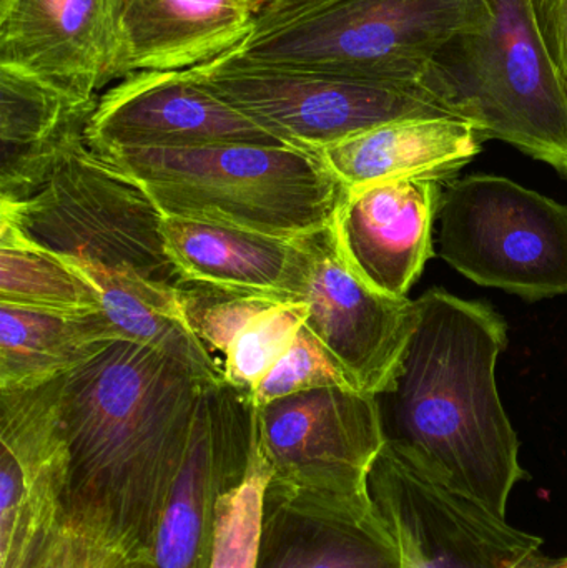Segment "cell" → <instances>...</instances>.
I'll return each mask as SVG.
<instances>
[{"label":"cell","instance_id":"1","mask_svg":"<svg viewBox=\"0 0 567 568\" xmlns=\"http://www.w3.org/2000/svg\"><path fill=\"white\" fill-rule=\"evenodd\" d=\"M508 326L489 304L429 290L386 386L375 394L385 446L409 466L505 517L529 474L496 386Z\"/></svg>","mask_w":567,"mask_h":568},{"label":"cell","instance_id":"26","mask_svg":"<svg viewBox=\"0 0 567 568\" xmlns=\"http://www.w3.org/2000/svg\"><path fill=\"white\" fill-rule=\"evenodd\" d=\"M27 568H143L99 507L69 504Z\"/></svg>","mask_w":567,"mask_h":568},{"label":"cell","instance_id":"10","mask_svg":"<svg viewBox=\"0 0 567 568\" xmlns=\"http://www.w3.org/2000/svg\"><path fill=\"white\" fill-rule=\"evenodd\" d=\"M368 494L402 568H515L543 547L541 537L429 479L386 446L369 470Z\"/></svg>","mask_w":567,"mask_h":568},{"label":"cell","instance_id":"23","mask_svg":"<svg viewBox=\"0 0 567 568\" xmlns=\"http://www.w3.org/2000/svg\"><path fill=\"white\" fill-rule=\"evenodd\" d=\"M95 102L0 65V142L2 163L10 166L52 149L60 139L87 125Z\"/></svg>","mask_w":567,"mask_h":568},{"label":"cell","instance_id":"7","mask_svg":"<svg viewBox=\"0 0 567 568\" xmlns=\"http://www.w3.org/2000/svg\"><path fill=\"white\" fill-rule=\"evenodd\" d=\"M255 420L272 469L266 503L340 517L375 513L368 476L385 446L375 396L322 387L256 407Z\"/></svg>","mask_w":567,"mask_h":568},{"label":"cell","instance_id":"17","mask_svg":"<svg viewBox=\"0 0 567 568\" xmlns=\"http://www.w3.org/2000/svg\"><path fill=\"white\" fill-rule=\"evenodd\" d=\"M162 235L183 284L288 303L305 301L320 233L290 239L163 216Z\"/></svg>","mask_w":567,"mask_h":568},{"label":"cell","instance_id":"20","mask_svg":"<svg viewBox=\"0 0 567 568\" xmlns=\"http://www.w3.org/2000/svg\"><path fill=\"white\" fill-rule=\"evenodd\" d=\"M99 290L102 311L125 339L179 361L203 384L222 383L220 361L190 323L183 287L150 282L132 272L62 258Z\"/></svg>","mask_w":567,"mask_h":568},{"label":"cell","instance_id":"6","mask_svg":"<svg viewBox=\"0 0 567 568\" xmlns=\"http://www.w3.org/2000/svg\"><path fill=\"white\" fill-rule=\"evenodd\" d=\"M466 12L468 0H279L253 17L233 52L290 69L418 82Z\"/></svg>","mask_w":567,"mask_h":568},{"label":"cell","instance_id":"9","mask_svg":"<svg viewBox=\"0 0 567 568\" xmlns=\"http://www.w3.org/2000/svg\"><path fill=\"white\" fill-rule=\"evenodd\" d=\"M439 255L479 286L528 301L567 296V206L505 176L449 182Z\"/></svg>","mask_w":567,"mask_h":568},{"label":"cell","instance_id":"12","mask_svg":"<svg viewBox=\"0 0 567 568\" xmlns=\"http://www.w3.org/2000/svg\"><path fill=\"white\" fill-rule=\"evenodd\" d=\"M256 407L232 384H205L192 444L156 536L149 568H210L220 494L245 476Z\"/></svg>","mask_w":567,"mask_h":568},{"label":"cell","instance_id":"2","mask_svg":"<svg viewBox=\"0 0 567 568\" xmlns=\"http://www.w3.org/2000/svg\"><path fill=\"white\" fill-rule=\"evenodd\" d=\"M203 386L179 361L123 337L63 376L69 504L102 509L143 568L189 456Z\"/></svg>","mask_w":567,"mask_h":568},{"label":"cell","instance_id":"25","mask_svg":"<svg viewBox=\"0 0 567 568\" xmlns=\"http://www.w3.org/2000/svg\"><path fill=\"white\" fill-rule=\"evenodd\" d=\"M270 474L272 469L260 444L255 420L245 476L216 500L210 568H256Z\"/></svg>","mask_w":567,"mask_h":568},{"label":"cell","instance_id":"15","mask_svg":"<svg viewBox=\"0 0 567 568\" xmlns=\"http://www.w3.org/2000/svg\"><path fill=\"white\" fill-rule=\"evenodd\" d=\"M305 301V326L340 364L350 386L378 394L415 329L416 301L382 293L360 278L336 250L332 226L318 235Z\"/></svg>","mask_w":567,"mask_h":568},{"label":"cell","instance_id":"13","mask_svg":"<svg viewBox=\"0 0 567 568\" xmlns=\"http://www.w3.org/2000/svg\"><path fill=\"white\" fill-rule=\"evenodd\" d=\"M85 135L100 152L223 143L286 145L196 82L189 70L123 77L97 100Z\"/></svg>","mask_w":567,"mask_h":568},{"label":"cell","instance_id":"21","mask_svg":"<svg viewBox=\"0 0 567 568\" xmlns=\"http://www.w3.org/2000/svg\"><path fill=\"white\" fill-rule=\"evenodd\" d=\"M256 568H402L376 513L340 517L266 503Z\"/></svg>","mask_w":567,"mask_h":568},{"label":"cell","instance_id":"18","mask_svg":"<svg viewBox=\"0 0 567 568\" xmlns=\"http://www.w3.org/2000/svg\"><path fill=\"white\" fill-rule=\"evenodd\" d=\"M252 27L243 0H123V72L195 69L235 50Z\"/></svg>","mask_w":567,"mask_h":568},{"label":"cell","instance_id":"5","mask_svg":"<svg viewBox=\"0 0 567 568\" xmlns=\"http://www.w3.org/2000/svg\"><path fill=\"white\" fill-rule=\"evenodd\" d=\"M85 126L23 170L0 199V222L59 258L185 286L166 253L159 206L89 142Z\"/></svg>","mask_w":567,"mask_h":568},{"label":"cell","instance_id":"3","mask_svg":"<svg viewBox=\"0 0 567 568\" xmlns=\"http://www.w3.org/2000/svg\"><path fill=\"white\" fill-rule=\"evenodd\" d=\"M418 83L483 139L509 143L567 179V87L529 0H468L465 23Z\"/></svg>","mask_w":567,"mask_h":568},{"label":"cell","instance_id":"14","mask_svg":"<svg viewBox=\"0 0 567 568\" xmlns=\"http://www.w3.org/2000/svg\"><path fill=\"white\" fill-rule=\"evenodd\" d=\"M123 0H16L0 17V65L77 99L123 79Z\"/></svg>","mask_w":567,"mask_h":568},{"label":"cell","instance_id":"30","mask_svg":"<svg viewBox=\"0 0 567 568\" xmlns=\"http://www.w3.org/2000/svg\"><path fill=\"white\" fill-rule=\"evenodd\" d=\"M515 568H567V557H551L543 554L541 550L526 557Z\"/></svg>","mask_w":567,"mask_h":568},{"label":"cell","instance_id":"27","mask_svg":"<svg viewBox=\"0 0 567 568\" xmlns=\"http://www.w3.org/2000/svg\"><path fill=\"white\" fill-rule=\"evenodd\" d=\"M308 320L306 301L270 304L243 326L222 356L223 379L252 393Z\"/></svg>","mask_w":567,"mask_h":568},{"label":"cell","instance_id":"28","mask_svg":"<svg viewBox=\"0 0 567 568\" xmlns=\"http://www.w3.org/2000/svg\"><path fill=\"white\" fill-rule=\"evenodd\" d=\"M352 387L340 364L303 326L292 346L250 393L256 407L322 387ZM353 389V387H352Z\"/></svg>","mask_w":567,"mask_h":568},{"label":"cell","instance_id":"22","mask_svg":"<svg viewBox=\"0 0 567 568\" xmlns=\"http://www.w3.org/2000/svg\"><path fill=\"white\" fill-rule=\"evenodd\" d=\"M122 337L103 311L70 314L0 303V389L65 376Z\"/></svg>","mask_w":567,"mask_h":568},{"label":"cell","instance_id":"32","mask_svg":"<svg viewBox=\"0 0 567 568\" xmlns=\"http://www.w3.org/2000/svg\"><path fill=\"white\" fill-rule=\"evenodd\" d=\"M13 2H16V0H0V17L7 13V10L13 6Z\"/></svg>","mask_w":567,"mask_h":568},{"label":"cell","instance_id":"4","mask_svg":"<svg viewBox=\"0 0 567 568\" xmlns=\"http://www.w3.org/2000/svg\"><path fill=\"white\" fill-rule=\"evenodd\" d=\"M129 173L163 216L269 235H318L348 189L318 150L223 143L102 152Z\"/></svg>","mask_w":567,"mask_h":568},{"label":"cell","instance_id":"33","mask_svg":"<svg viewBox=\"0 0 567 568\" xmlns=\"http://www.w3.org/2000/svg\"><path fill=\"white\" fill-rule=\"evenodd\" d=\"M243 2H245V0H243Z\"/></svg>","mask_w":567,"mask_h":568},{"label":"cell","instance_id":"19","mask_svg":"<svg viewBox=\"0 0 567 568\" xmlns=\"http://www.w3.org/2000/svg\"><path fill=\"white\" fill-rule=\"evenodd\" d=\"M483 136L468 122L408 119L385 123L318 150L346 189L385 180L445 183L482 152Z\"/></svg>","mask_w":567,"mask_h":568},{"label":"cell","instance_id":"8","mask_svg":"<svg viewBox=\"0 0 567 568\" xmlns=\"http://www.w3.org/2000/svg\"><path fill=\"white\" fill-rule=\"evenodd\" d=\"M189 72L266 132L302 149L322 150L398 120L453 116L418 82L270 65L233 50Z\"/></svg>","mask_w":567,"mask_h":568},{"label":"cell","instance_id":"16","mask_svg":"<svg viewBox=\"0 0 567 568\" xmlns=\"http://www.w3.org/2000/svg\"><path fill=\"white\" fill-rule=\"evenodd\" d=\"M443 182L385 180L348 189L332 235L342 258L369 286L408 297L433 256Z\"/></svg>","mask_w":567,"mask_h":568},{"label":"cell","instance_id":"31","mask_svg":"<svg viewBox=\"0 0 567 568\" xmlns=\"http://www.w3.org/2000/svg\"><path fill=\"white\" fill-rule=\"evenodd\" d=\"M275 2H279V0H245L253 17L259 16V13H262L263 10L269 9V7L273 6Z\"/></svg>","mask_w":567,"mask_h":568},{"label":"cell","instance_id":"29","mask_svg":"<svg viewBox=\"0 0 567 568\" xmlns=\"http://www.w3.org/2000/svg\"><path fill=\"white\" fill-rule=\"evenodd\" d=\"M549 55L567 87V0H529Z\"/></svg>","mask_w":567,"mask_h":568},{"label":"cell","instance_id":"11","mask_svg":"<svg viewBox=\"0 0 567 568\" xmlns=\"http://www.w3.org/2000/svg\"><path fill=\"white\" fill-rule=\"evenodd\" d=\"M62 381L0 389V568L29 567L69 504Z\"/></svg>","mask_w":567,"mask_h":568},{"label":"cell","instance_id":"24","mask_svg":"<svg viewBox=\"0 0 567 568\" xmlns=\"http://www.w3.org/2000/svg\"><path fill=\"white\" fill-rule=\"evenodd\" d=\"M0 303L70 314L102 311L99 290L85 276L6 222H0Z\"/></svg>","mask_w":567,"mask_h":568}]
</instances>
